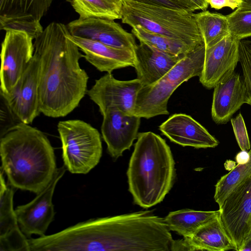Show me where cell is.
<instances>
[{
	"label": "cell",
	"mask_w": 251,
	"mask_h": 251,
	"mask_svg": "<svg viewBox=\"0 0 251 251\" xmlns=\"http://www.w3.org/2000/svg\"><path fill=\"white\" fill-rule=\"evenodd\" d=\"M226 18L231 35L240 40L251 36V10L237 8Z\"/></svg>",
	"instance_id": "cell-28"
},
{
	"label": "cell",
	"mask_w": 251,
	"mask_h": 251,
	"mask_svg": "<svg viewBox=\"0 0 251 251\" xmlns=\"http://www.w3.org/2000/svg\"><path fill=\"white\" fill-rule=\"evenodd\" d=\"M240 41L229 34L214 45L205 48L203 70L199 76L204 87L213 88L235 72L239 62Z\"/></svg>",
	"instance_id": "cell-12"
},
{
	"label": "cell",
	"mask_w": 251,
	"mask_h": 251,
	"mask_svg": "<svg viewBox=\"0 0 251 251\" xmlns=\"http://www.w3.org/2000/svg\"><path fill=\"white\" fill-rule=\"evenodd\" d=\"M247 162L238 164L222 176L215 185L214 198L220 207L228 195L251 176V148Z\"/></svg>",
	"instance_id": "cell-26"
},
{
	"label": "cell",
	"mask_w": 251,
	"mask_h": 251,
	"mask_svg": "<svg viewBox=\"0 0 251 251\" xmlns=\"http://www.w3.org/2000/svg\"><path fill=\"white\" fill-rule=\"evenodd\" d=\"M67 27L74 36L95 41L114 48L134 50L137 44L134 35L114 20L100 18H79Z\"/></svg>",
	"instance_id": "cell-13"
},
{
	"label": "cell",
	"mask_w": 251,
	"mask_h": 251,
	"mask_svg": "<svg viewBox=\"0 0 251 251\" xmlns=\"http://www.w3.org/2000/svg\"><path fill=\"white\" fill-rule=\"evenodd\" d=\"M80 18L121 19L123 0H68Z\"/></svg>",
	"instance_id": "cell-24"
},
{
	"label": "cell",
	"mask_w": 251,
	"mask_h": 251,
	"mask_svg": "<svg viewBox=\"0 0 251 251\" xmlns=\"http://www.w3.org/2000/svg\"><path fill=\"white\" fill-rule=\"evenodd\" d=\"M1 169L15 188L41 193L57 170L54 149L46 135L22 122L8 128L0 141Z\"/></svg>",
	"instance_id": "cell-2"
},
{
	"label": "cell",
	"mask_w": 251,
	"mask_h": 251,
	"mask_svg": "<svg viewBox=\"0 0 251 251\" xmlns=\"http://www.w3.org/2000/svg\"><path fill=\"white\" fill-rule=\"evenodd\" d=\"M214 88L211 117L217 124H225L244 103L247 90L243 75L234 72Z\"/></svg>",
	"instance_id": "cell-16"
},
{
	"label": "cell",
	"mask_w": 251,
	"mask_h": 251,
	"mask_svg": "<svg viewBox=\"0 0 251 251\" xmlns=\"http://www.w3.org/2000/svg\"><path fill=\"white\" fill-rule=\"evenodd\" d=\"M197 7L198 10L205 11L208 7V4L205 0H190Z\"/></svg>",
	"instance_id": "cell-33"
},
{
	"label": "cell",
	"mask_w": 251,
	"mask_h": 251,
	"mask_svg": "<svg viewBox=\"0 0 251 251\" xmlns=\"http://www.w3.org/2000/svg\"><path fill=\"white\" fill-rule=\"evenodd\" d=\"M231 124L233 132L241 151H248L251 144L245 123L241 113L235 118H231Z\"/></svg>",
	"instance_id": "cell-29"
},
{
	"label": "cell",
	"mask_w": 251,
	"mask_h": 251,
	"mask_svg": "<svg viewBox=\"0 0 251 251\" xmlns=\"http://www.w3.org/2000/svg\"><path fill=\"white\" fill-rule=\"evenodd\" d=\"M159 129L170 141L183 147L213 148L219 143L203 126L185 114L172 115Z\"/></svg>",
	"instance_id": "cell-15"
},
{
	"label": "cell",
	"mask_w": 251,
	"mask_h": 251,
	"mask_svg": "<svg viewBox=\"0 0 251 251\" xmlns=\"http://www.w3.org/2000/svg\"><path fill=\"white\" fill-rule=\"evenodd\" d=\"M57 130L66 169L72 174H86L98 165L102 147L96 128L82 120H69L59 122Z\"/></svg>",
	"instance_id": "cell-6"
},
{
	"label": "cell",
	"mask_w": 251,
	"mask_h": 251,
	"mask_svg": "<svg viewBox=\"0 0 251 251\" xmlns=\"http://www.w3.org/2000/svg\"><path fill=\"white\" fill-rule=\"evenodd\" d=\"M191 12L155 5L123 0L122 22L197 47L203 41Z\"/></svg>",
	"instance_id": "cell-4"
},
{
	"label": "cell",
	"mask_w": 251,
	"mask_h": 251,
	"mask_svg": "<svg viewBox=\"0 0 251 251\" xmlns=\"http://www.w3.org/2000/svg\"><path fill=\"white\" fill-rule=\"evenodd\" d=\"M14 188L0 172V251H29L28 239L21 231L13 208Z\"/></svg>",
	"instance_id": "cell-17"
},
{
	"label": "cell",
	"mask_w": 251,
	"mask_h": 251,
	"mask_svg": "<svg viewBox=\"0 0 251 251\" xmlns=\"http://www.w3.org/2000/svg\"><path fill=\"white\" fill-rule=\"evenodd\" d=\"M251 251V234L247 238L242 245L240 251Z\"/></svg>",
	"instance_id": "cell-34"
},
{
	"label": "cell",
	"mask_w": 251,
	"mask_h": 251,
	"mask_svg": "<svg viewBox=\"0 0 251 251\" xmlns=\"http://www.w3.org/2000/svg\"><path fill=\"white\" fill-rule=\"evenodd\" d=\"M33 40L24 31H6L0 53L1 95L11 91L27 67L34 52Z\"/></svg>",
	"instance_id": "cell-7"
},
{
	"label": "cell",
	"mask_w": 251,
	"mask_h": 251,
	"mask_svg": "<svg viewBox=\"0 0 251 251\" xmlns=\"http://www.w3.org/2000/svg\"><path fill=\"white\" fill-rule=\"evenodd\" d=\"M39 72V59L34 52L27 67L11 91L1 95L10 112L20 122L29 125L41 113L38 91Z\"/></svg>",
	"instance_id": "cell-10"
},
{
	"label": "cell",
	"mask_w": 251,
	"mask_h": 251,
	"mask_svg": "<svg viewBox=\"0 0 251 251\" xmlns=\"http://www.w3.org/2000/svg\"><path fill=\"white\" fill-rule=\"evenodd\" d=\"M248 151H241L236 156L235 159L238 164L246 163L249 159Z\"/></svg>",
	"instance_id": "cell-32"
},
{
	"label": "cell",
	"mask_w": 251,
	"mask_h": 251,
	"mask_svg": "<svg viewBox=\"0 0 251 251\" xmlns=\"http://www.w3.org/2000/svg\"><path fill=\"white\" fill-rule=\"evenodd\" d=\"M66 170L64 165L57 168L50 182L41 193L29 203L18 206L15 210L20 228L27 237L32 234L45 235L55 215L52 202L55 188Z\"/></svg>",
	"instance_id": "cell-11"
},
{
	"label": "cell",
	"mask_w": 251,
	"mask_h": 251,
	"mask_svg": "<svg viewBox=\"0 0 251 251\" xmlns=\"http://www.w3.org/2000/svg\"><path fill=\"white\" fill-rule=\"evenodd\" d=\"M127 171L128 190L135 204L148 208L161 202L172 189L175 163L165 140L151 131L138 134Z\"/></svg>",
	"instance_id": "cell-3"
},
{
	"label": "cell",
	"mask_w": 251,
	"mask_h": 251,
	"mask_svg": "<svg viewBox=\"0 0 251 251\" xmlns=\"http://www.w3.org/2000/svg\"><path fill=\"white\" fill-rule=\"evenodd\" d=\"M237 8L243 10H251V0H243L242 4Z\"/></svg>",
	"instance_id": "cell-35"
},
{
	"label": "cell",
	"mask_w": 251,
	"mask_h": 251,
	"mask_svg": "<svg viewBox=\"0 0 251 251\" xmlns=\"http://www.w3.org/2000/svg\"><path fill=\"white\" fill-rule=\"evenodd\" d=\"M219 210L224 228L240 251L251 234V176L228 195Z\"/></svg>",
	"instance_id": "cell-8"
},
{
	"label": "cell",
	"mask_w": 251,
	"mask_h": 251,
	"mask_svg": "<svg viewBox=\"0 0 251 251\" xmlns=\"http://www.w3.org/2000/svg\"></svg>",
	"instance_id": "cell-36"
},
{
	"label": "cell",
	"mask_w": 251,
	"mask_h": 251,
	"mask_svg": "<svg viewBox=\"0 0 251 251\" xmlns=\"http://www.w3.org/2000/svg\"><path fill=\"white\" fill-rule=\"evenodd\" d=\"M102 116V136L108 153L117 159L137 139L141 118L113 108L108 109Z\"/></svg>",
	"instance_id": "cell-14"
},
{
	"label": "cell",
	"mask_w": 251,
	"mask_h": 251,
	"mask_svg": "<svg viewBox=\"0 0 251 251\" xmlns=\"http://www.w3.org/2000/svg\"><path fill=\"white\" fill-rule=\"evenodd\" d=\"M205 52L202 44L182 58L157 81L143 86L137 95L134 115L148 119L169 114L168 102L174 91L184 82L201 75Z\"/></svg>",
	"instance_id": "cell-5"
},
{
	"label": "cell",
	"mask_w": 251,
	"mask_h": 251,
	"mask_svg": "<svg viewBox=\"0 0 251 251\" xmlns=\"http://www.w3.org/2000/svg\"><path fill=\"white\" fill-rule=\"evenodd\" d=\"M0 29L24 31L33 39L38 37L44 30L40 21L31 17H0Z\"/></svg>",
	"instance_id": "cell-27"
},
{
	"label": "cell",
	"mask_w": 251,
	"mask_h": 251,
	"mask_svg": "<svg viewBox=\"0 0 251 251\" xmlns=\"http://www.w3.org/2000/svg\"><path fill=\"white\" fill-rule=\"evenodd\" d=\"M236 247L219 217L202 226L189 236L175 241V251H225Z\"/></svg>",
	"instance_id": "cell-20"
},
{
	"label": "cell",
	"mask_w": 251,
	"mask_h": 251,
	"mask_svg": "<svg viewBox=\"0 0 251 251\" xmlns=\"http://www.w3.org/2000/svg\"><path fill=\"white\" fill-rule=\"evenodd\" d=\"M146 4L155 5L167 7L177 10L194 12L197 7L190 0H123Z\"/></svg>",
	"instance_id": "cell-30"
},
{
	"label": "cell",
	"mask_w": 251,
	"mask_h": 251,
	"mask_svg": "<svg viewBox=\"0 0 251 251\" xmlns=\"http://www.w3.org/2000/svg\"><path fill=\"white\" fill-rule=\"evenodd\" d=\"M134 55V67L137 78L143 86L157 81L182 58L167 54L143 42L137 44Z\"/></svg>",
	"instance_id": "cell-19"
},
{
	"label": "cell",
	"mask_w": 251,
	"mask_h": 251,
	"mask_svg": "<svg viewBox=\"0 0 251 251\" xmlns=\"http://www.w3.org/2000/svg\"><path fill=\"white\" fill-rule=\"evenodd\" d=\"M69 37L84 52V57L100 72L109 74L115 70L133 67L134 50L112 47L102 43L71 35Z\"/></svg>",
	"instance_id": "cell-18"
},
{
	"label": "cell",
	"mask_w": 251,
	"mask_h": 251,
	"mask_svg": "<svg viewBox=\"0 0 251 251\" xmlns=\"http://www.w3.org/2000/svg\"><path fill=\"white\" fill-rule=\"evenodd\" d=\"M211 8L220 9L224 7H228L232 9L238 8L243 2V0H205Z\"/></svg>",
	"instance_id": "cell-31"
},
{
	"label": "cell",
	"mask_w": 251,
	"mask_h": 251,
	"mask_svg": "<svg viewBox=\"0 0 251 251\" xmlns=\"http://www.w3.org/2000/svg\"><path fill=\"white\" fill-rule=\"evenodd\" d=\"M53 0H0V17H31L40 21Z\"/></svg>",
	"instance_id": "cell-25"
},
{
	"label": "cell",
	"mask_w": 251,
	"mask_h": 251,
	"mask_svg": "<svg viewBox=\"0 0 251 251\" xmlns=\"http://www.w3.org/2000/svg\"><path fill=\"white\" fill-rule=\"evenodd\" d=\"M143 86L137 78L120 80L115 78L111 74L107 73L95 80L87 94L99 106L102 115L111 108L134 115L137 95Z\"/></svg>",
	"instance_id": "cell-9"
},
{
	"label": "cell",
	"mask_w": 251,
	"mask_h": 251,
	"mask_svg": "<svg viewBox=\"0 0 251 251\" xmlns=\"http://www.w3.org/2000/svg\"><path fill=\"white\" fill-rule=\"evenodd\" d=\"M219 210L197 211L184 209L170 212L164 221L170 230L183 237L190 236L198 229L219 217Z\"/></svg>",
	"instance_id": "cell-21"
},
{
	"label": "cell",
	"mask_w": 251,
	"mask_h": 251,
	"mask_svg": "<svg viewBox=\"0 0 251 251\" xmlns=\"http://www.w3.org/2000/svg\"><path fill=\"white\" fill-rule=\"evenodd\" d=\"M69 34L66 25L52 22L34 42L40 62V111L49 117L67 116L87 92L89 76L79 63L84 55Z\"/></svg>",
	"instance_id": "cell-1"
},
{
	"label": "cell",
	"mask_w": 251,
	"mask_h": 251,
	"mask_svg": "<svg viewBox=\"0 0 251 251\" xmlns=\"http://www.w3.org/2000/svg\"><path fill=\"white\" fill-rule=\"evenodd\" d=\"M131 27V33L140 42L147 44L172 56L182 58L197 47L150 31L139 25H135Z\"/></svg>",
	"instance_id": "cell-23"
},
{
	"label": "cell",
	"mask_w": 251,
	"mask_h": 251,
	"mask_svg": "<svg viewBox=\"0 0 251 251\" xmlns=\"http://www.w3.org/2000/svg\"><path fill=\"white\" fill-rule=\"evenodd\" d=\"M194 16L206 49L229 34L226 16L205 10Z\"/></svg>",
	"instance_id": "cell-22"
}]
</instances>
